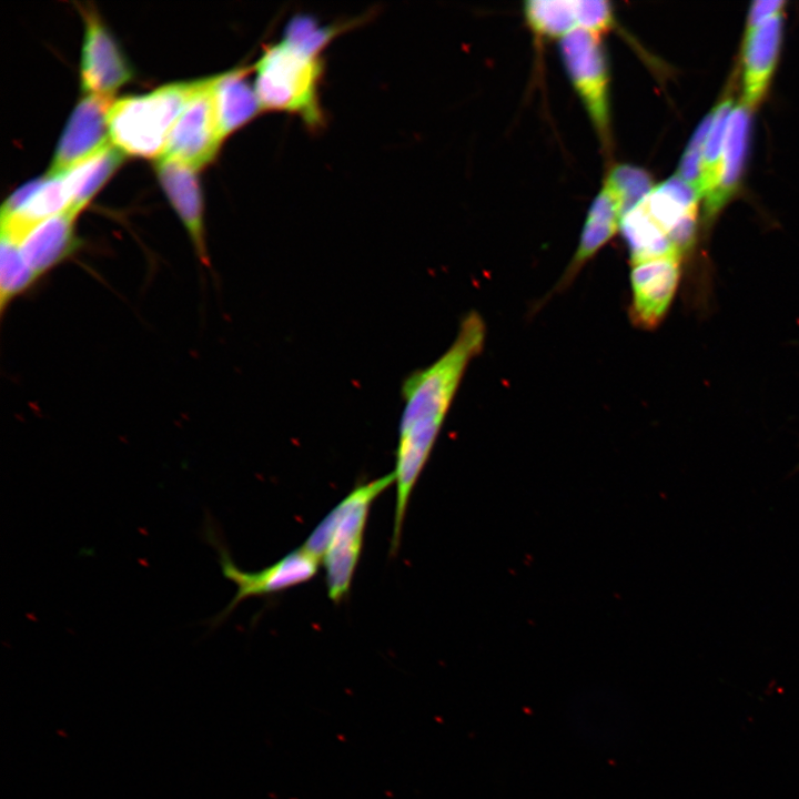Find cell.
I'll list each match as a JSON object with an SVG mask.
<instances>
[{
  "instance_id": "obj_23",
  "label": "cell",
  "mask_w": 799,
  "mask_h": 799,
  "mask_svg": "<svg viewBox=\"0 0 799 799\" xmlns=\"http://www.w3.org/2000/svg\"><path fill=\"white\" fill-rule=\"evenodd\" d=\"M714 111L707 114L695 130L678 166L677 175L701 191V165L707 135L712 122Z\"/></svg>"
},
{
  "instance_id": "obj_11",
  "label": "cell",
  "mask_w": 799,
  "mask_h": 799,
  "mask_svg": "<svg viewBox=\"0 0 799 799\" xmlns=\"http://www.w3.org/2000/svg\"><path fill=\"white\" fill-rule=\"evenodd\" d=\"M699 191L677 174L653 189L641 202L654 222L681 255L695 240Z\"/></svg>"
},
{
  "instance_id": "obj_21",
  "label": "cell",
  "mask_w": 799,
  "mask_h": 799,
  "mask_svg": "<svg viewBox=\"0 0 799 799\" xmlns=\"http://www.w3.org/2000/svg\"><path fill=\"white\" fill-rule=\"evenodd\" d=\"M604 185L617 199L623 215L639 205L655 188L649 173L631 164L615 165Z\"/></svg>"
},
{
  "instance_id": "obj_22",
  "label": "cell",
  "mask_w": 799,
  "mask_h": 799,
  "mask_svg": "<svg viewBox=\"0 0 799 799\" xmlns=\"http://www.w3.org/2000/svg\"><path fill=\"white\" fill-rule=\"evenodd\" d=\"M732 109V99L726 98L712 110L714 118L707 135L701 165L702 196L708 194L718 181L726 131Z\"/></svg>"
},
{
  "instance_id": "obj_13",
  "label": "cell",
  "mask_w": 799,
  "mask_h": 799,
  "mask_svg": "<svg viewBox=\"0 0 799 799\" xmlns=\"http://www.w3.org/2000/svg\"><path fill=\"white\" fill-rule=\"evenodd\" d=\"M155 168L165 194L188 231L198 260L209 267L203 202L196 170L162 158L156 161Z\"/></svg>"
},
{
  "instance_id": "obj_6",
  "label": "cell",
  "mask_w": 799,
  "mask_h": 799,
  "mask_svg": "<svg viewBox=\"0 0 799 799\" xmlns=\"http://www.w3.org/2000/svg\"><path fill=\"white\" fill-rule=\"evenodd\" d=\"M559 49L570 81L607 144L609 139L608 70L599 33L578 28L560 38Z\"/></svg>"
},
{
  "instance_id": "obj_24",
  "label": "cell",
  "mask_w": 799,
  "mask_h": 799,
  "mask_svg": "<svg viewBox=\"0 0 799 799\" xmlns=\"http://www.w3.org/2000/svg\"><path fill=\"white\" fill-rule=\"evenodd\" d=\"M785 2L779 0L755 1L748 14L747 28H754L767 19L781 13Z\"/></svg>"
},
{
  "instance_id": "obj_7",
  "label": "cell",
  "mask_w": 799,
  "mask_h": 799,
  "mask_svg": "<svg viewBox=\"0 0 799 799\" xmlns=\"http://www.w3.org/2000/svg\"><path fill=\"white\" fill-rule=\"evenodd\" d=\"M215 75L202 79L176 119L159 159L181 162L194 170L209 163L224 140L215 108Z\"/></svg>"
},
{
  "instance_id": "obj_14",
  "label": "cell",
  "mask_w": 799,
  "mask_h": 799,
  "mask_svg": "<svg viewBox=\"0 0 799 799\" xmlns=\"http://www.w3.org/2000/svg\"><path fill=\"white\" fill-rule=\"evenodd\" d=\"M77 215L65 209L32 226L18 242L24 260L40 279L79 247L74 230Z\"/></svg>"
},
{
  "instance_id": "obj_1",
  "label": "cell",
  "mask_w": 799,
  "mask_h": 799,
  "mask_svg": "<svg viewBox=\"0 0 799 799\" xmlns=\"http://www.w3.org/2000/svg\"><path fill=\"white\" fill-rule=\"evenodd\" d=\"M486 326L476 312L468 313L448 350L434 363L404 381V408L400 422L395 468V510L391 550L396 553L414 486L428 459L469 362L485 342Z\"/></svg>"
},
{
  "instance_id": "obj_2",
  "label": "cell",
  "mask_w": 799,
  "mask_h": 799,
  "mask_svg": "<svg viewBox=\"0 0 799 799\" xmlns=\"http://www.w3.org/2000/svg\"><path fill=\"white\" fill-rule=\"evenodd\" d=\"M335 33L331 28L315 29L301 21L281 41L265 47L254 65V90L262 111L299 114L310 124L321 122L320 54Z\"/></svg>"
},
{
  "instance_id": "obj_16",
  "label": "cell",
  "mask_w": 799,
  "mask_h": 799,
  "mask_svg": "<svg viewBox=\"0 0 799 799\" xmlns=\"http://www.w3.org/2000/svg\"><path fill=\"white\" fill-rule=\"evenodd\" d=\"M751 109L740 102L734 107L727 125L718 181L705 195V216L710 220L735 194L746 161Z\"/></svg>"
},
{
  "instance_id": "obj_3",
  "label": "cell",
  "mask_w": 799,
  "mask_h": 799,
  "mask_svg": "<svg viewBox=\"0 0 799 799\" xmlns=\"http://www.w3.org/2000/svg\"><path fill=\"white\" fill-rule=\"evenodd\" d=\"M395 483L394 473L356 486L312 530L302 547L322 562L330 599L350 593L374 500Z\"/></svg>"
},
{
  "instance_id": "obj_4",
  "label": "cell",
  "mask_w": 799,
  "mask_h": 799,
  "mask_svg": "<svg viewBox=\"0 0 799 799\" xmlns=\"http://www.w3.org/2000/svg\"><path fill=\"white\" fill-rule=\"evenodd\" d=\"M201 81L174 82L113 101L109 110L112 143L124 154L160 158L172 127Z\"/></svg>"
},
{
  "instance_id": "obj_18",
  "label": "cell",
  "mask_w": 799,
  "mask_h": 799,
  "mask_svg": "<svg viewBox=\"0 0 799 799\" xmlns=\"http://www.w3.org/2000/svg\"><path fill=\"white\" fill-rule=\"evenodd\" d=\"M250 68H237L215 75L214 99L223 138L262 111L254 88L246 81Z\"/></svg>"
},
{
  "instance_id": "obj_20",
  "label": "cell",
  "mask_w": 799,
  "mask_h": 799,
  "mask_svg": "<svg viewBox=\"0 0 799 799\" xmlns=\"http://www.w3.org/2000/svg\"><path fill=\"white\" fill-rule=\"evenodd\" d=\"M41 279L24 260L19 244L11 237L0 235V313L4 315L10 305L32 290Z\"/></svg>"
},
{
  "instance_id": "obj_15",
  "label": "cell",
  "mask_w": 799,
  "mask_h": 799,
  "mask_svg": "<svg viewBox=\"0 0 799 799\" xmlns=\"http://www.w3.org/2000/svg\"><path fill=\"white\" fill-rule=\"evenodd\" d=\"M781 13L747 28L744 47V100L752 109L762 98L779 55L782 38Z\"/></svg>"
},
{
  "instance_id": "obj_19",
  "label": "cell",
  "mask_w": 799,
  "mask_h": 799,
  "mask_svg": "<svg viewBox=\"0 0 799 799\" xmlns=\"http://www.w3.org/2000/svg\"><path fill=\"white\" fill-rule=\"evenodd\" d=\"M124 153L112 142L72 165L63 174L69 194L68 210L79 214L98 190L121 165Z\"/></svg>"
},
{
  "instance_id": "obj_12",
  "label": "cell",
  "mask_w": 799,
  "mask_h": 799,
  "mask_svg": "<svg viewBox=\"0 0 799 799\" xmlns=\"http://www.w3.org/2000/svg\"><path fill=\"white\" fill-rule=\"evenodd\" d=\"M524 14L533 31L540 37H564L583 28L601 33L614 21L610 2L606 0H529Z\"/></svg>"
},
{
  "instance_id": "obj_10",
  "label": "cell",
  "mask_w": 799,
  "mask_h": 799,
  "mask_svg": "<svg viewBox=\"0 0 799 799\" xmlns=\"http://www.w3.org/2000/svg\"><path fill=\"white\" fill-rule=\"evenodd\" d=\"M111 98L88 94L73 109L49 173H61L107 145Z\"/></svg>"
},
{
  "instance_id": "obj_17",
  "label": "cell",
  "mask_w": 799,
  "mask_h": 799,
  "mask_svg": "<svg viewBox=\"0 0 799 799\" xmlns=\"http://www.w3.org/2000/svg\"><path fill=\"white\" fill-rule=\"evenodd\" d=\"M621 216L617 199L604 185L589 208L576 253L563 275L560 286L567 285L584 264L610 240L619 229Z\"/></svg>"
},
{
  "instance_id": "obj_8",
  "label": "cell",
  "mask_w": 799,
  "mask_h": 799,
  "mask_svg": "<svg viewBox=\"0 0 799 799\" xmlns=\"http://www.w3.org/2000/svg\"><path fill=\"white\" fill-rule=\"evenodd\" d=\"M679 254H666L631 261L630 318L640 328L657 327L675 297L679 279Z\"/></svg>"
},
{
  "instance_id": "obj_9",
  "label": "cell",
  "mask_w": 799,
  "mask_h": 799,
  "mask_svg": "<svg viewBox=\"0 0 799 799\" xmlns=\"http://www.w3.org/2000/svg\"><path fill=\"white\" fill-rule=\"evenodd\" d=\"M84 38L81 51L80 79L88 94L111 98L132 77V70L113 36L89 9L83 10Z\"/></svg>"
},
{
  "instance_id": "obj_5",
  "label": "cell",
  "mask_w": 799,
  "mask_h": 799,
  "mask_svg": "<svg viewBox=\"0 0 799 799\" xmlns=\"http://www.w3.org/2000/svg\"><path fill=\"white\" fill-rule=\"evenodd\" d=\"M205 536L216 549L223 576L236 586L232 600L210 621L212 626L222 624L243 600L286 590L309 581L317 573L320 560L302 546L261 570H242L235 565L211 524L206 526Z\"/></svg>"
}]
</instances>
